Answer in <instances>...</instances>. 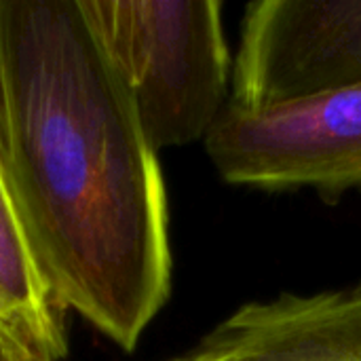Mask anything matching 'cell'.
Listing matches in <instances>:
<instances>
[{"label":"cell","mask_w":361,"mask_h":361,"mask_svg":"<svg viewBox=\"0 0 361 361\" xmlns=\"http://www.w3.org/2000/svg\"><path fill=\"white\" fill-rule=\"evenodd\" d=\"M66 309L42 277L0 173V328L36 361L68 355Z\"/></svg>","instance_id":"8992f818"},{"label":"cell","mask_w":361,"mask_h":361,"mask_svg":"<svg viewBox=\"0 0 361 361\" xmlns=\"http://www.w3.org/2000/svg\"><path fill=\"white\" fill-rule=\"evenodd\" d=\"M231 87L243 110L361 87V0L247 4Z\"/></svg>","instance_id":"277c9868"},{"label":"cell","mask_w":361,"mask_h":361,"mask_svg":"<svg viewBox=\"0 0 361 361\" xmlns=\"http://www.w3.org/2000/svg\"><path fill=\"white\" fill-rule=\"evenodd\" d=\"M178 361H361V283L247 302Z\"/></svg>","instance_id":"5b68a950"},{"label":"cell","mask_w":361,"mask_h":361,"mask_svg":"<svg viewBox=\"0 0 361 361\" xmlns=\"http://www.w3.org/2000/svg\"><path fill=\"white\" fill-rule=\"evenodd\" d=\"M0 330H2V328H0ZM2 332H4V330H2ZM4 334H6V332H4Z\"/></svg>","instance_id":"ba28073f"},{"label":"cell","mask_w":361,"mask_h":361,"mask_svg":"<svg viewBox=\"0 0 361 361\" xmlns=\"http://www.w3.org/2000/svg\"><path fill=\"white\" fill-rule=\"evenodd\" d=\"M173 361H178V360H173Z\"/></svg>","instance_id":"9c48e42d"},{"label":"cell","mask_w":361,"mask_h":361,"mask_svg":"<svg viewBox=\"0 0 361 361\" xmlns=\"http://www.w3.org/2000/svg\"><path fill=\"white\" fill-rule=\"evenodd\" d=\"M0 361H36L32 360L8 334L0 330Z\"/></svg>","instance_id":"52a82bcc"},{"label":"cell","mask_w":361,"mask_h":361,"mask_svg":"<svg viewBox=\"0 0 361 361\" xmlns=\"http://www.w3.org/2000/svg\"><path fill=\"white\" fill-rule=\"evenodd\" d=\"M205 148L235 186L324 197L361 188V87L264 110L228 104Z\"/></svg>","instance_id":"3957f363"},{"label":"cell","mask_w":361,"mask_h":361,"mask_svg":"<svg viewBox=\"0 0 361 361\" xmlns=\"http://www.w3.org/2000/svg\"><path fill=\"white\" fill-rule=\"evenodd\" d=\"M0 173L57 302L133 351L171 292L167 197L78 0H0Z\"/></svg>","instance_id":"6da1fadb"},{"label":"cell","mask_w":361,"mask_h":361,"mask_svg":"<svg viewBox=\"0 0 361 361\" xmlns=\"http://www.w3.org/2000/svg\"><path fill=\"white\" fill-rule=\"evenodd\" d=\"M150 146L205 140L226 110L231 51L220 0H78Z\"/></svg>","instance_id":"7a4b0ae2"}]
</instances>
